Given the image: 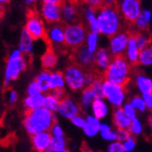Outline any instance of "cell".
I'll list each match as a JSON object with an SVG mask.
<instances>
[{
	"mask_svg": "<svg viewBox=\"0 0 152 152\" xmlns=\"http://www.w3.org/2000/svg\"><path fill=\"white\" fill-rule=\"evenodd\" d=\"M41 18L48 24L62 21V5L43 3L40 8Z\"/></svg>",
	"mask_w": 152,
	"mask_h": 152,
	"instance_id": "obj_12",
	"label": "cell"
},
{
	"mask_svg": "<svg viewBox=\"0 0 152 152\" xmlns=\"http://www.w3.org/2000/svg\"><path fill=\"white\" fill-rule=\"evenodd\" d=\"M149 47L152 48V36H150V41H149Z\"/></svg>",
	"mask_w": 152,
	"mask_h": 152,
	"instance_id": "obj_58",
	"label": "cell"
},
{
	"mask_svg": "<svg viewBox=\"0 0 152 152\" xmlns=\"http://www.w3.org/2000/svg\"><path fill=\"white\" fill-rule=\"evenodd\" d=\"M135 37L136 43L140 49L145 48L149 46V41H150V36L148 34V31H136L131 32Z\"/></svg>",
	"mask_w": 152,
	"mask_h": 152,
	"instance_id": "obj_35",
	"label": "cell"
},
{
	"mask_svg": "<svg viewBox=\"0 0 152 152\" xmlns=\"http://www.w3.org/2000/svg\"><path fill=\"white\" fill-rule=\"evenodd\" d=\"M103 77L100 76H96L92 84L89 86L93 90L96 98H103Z\"/></svg>",
	"mask_w": 152,
	"mask_h": 152,
	"instance_id": "obj_37",
	"label": "cell"
},
{
	"mask_svg": "<svg viewBox=\"0 0 152 152\" xmlns=\"http://www.w3.org/2000/svg\"><path fill=\"white\" fill-rule=\"evenodd\" d=\"M49 91L53 90H64L66 87V80L64 73L60 71H54L50 73V77L48 80Z\"/></svg>",
	"mask_w": 152,
	"mask_h": 152,
	"instance_id": "obj_25",
	"label": "cell"
},
{
	"mask_svg": "<svg viewBox=\"0 0 152 152\" xmlns=\"http://www.w3.org/2000/svg\"><path fill=\"white\" fill-rule=\"evenodd\" d=\"M140 51V49L136 43L135 37H134L133 34L130 32L129 42H128L125 53H124V57L126 58V59L129 61V63L131 66H137V65Z\"/></svg>",
	"mask_w": 152,
	"mask_h": 152,
	"instance_id": "obj_19",
	"label": "cell"
},
{
	"mask_svg": "<svg viewBox=\"0 0 152 152\" xmlns=\"http://www.w3.org/2000/svg\"><path fill=\"white\" fill-rule=\"evenodd\" d=\"M60 100H61V99H59L58 96H57L52 92L48 93L45 96V105H44V107H47L48 109H49L50 111H52L54 113L58 112Z\"/></svg>",
	"mask_w": 152,
	"mask_h": 152,
	"instance_id": "obj_34",
	"label": "cell"
},
{
	"mask_svg": "<svg viewBox=\"0 0 152 152\" xmlns=\"http://www.w3.org/2000/svg\"><path fill=\"white\" fill-rule=\"evenodd\" d=\"M124 152H132L135 150L137 147V140L136 137L133 135H130L127 140H125L122 142Z\"/></svg>",
	"mask_w": 152,
	"mask_h": 152,
	"instance_id": "obj_40",
	"label": "cell"
},
{
	"mask_svg": "<svg viewBox=\"0 0 152 152\" xmlns=\"http://www.w3.org/2000/svg\"><path fill=\"white\" fill-rule=\"evenodd\" d=\"M113 56L109 52L108 48H99V49L95 53V64L96 69L99 71V73L102 74L108 67V66L111 63Z\"/></svg>",
	"mask_w": 152,
	"mask_h": 152,
	"instance_id": "obj_16",
	"label": "cell"
},
{
	"mask_svg": "<svg viewBox=\"0 0 152 152\" xmlns=\"http://www.w3.org/2000/svg\"><path fill=\"white\" fill-rule=\"evenodd\" d=\"M129 35L130 32L129 31L120 30L115 35H113L112 37H109L107 48L113 57L124 55L129 42Z\"/></svg>",
	"mask_w": 152,
	"mask_h": 152,
	"instance_id": "obj_10",
	"label": "cell"
},
{
	"mask_svg": "<svg viewBox=\"0 0 152 152\" xmlns=\"http://www.w3.org/2000/svg\"><path fill=\"white\" fill-rule=\"evenodd\" d=\"M34 42L35 39L33 37L26 31V28H24L21 32L18 49L25 56H30L34 52Z\"/></svg>",
	"mask_w": 152,
	"mask_h": 152,
	"instance_id": "obj_22",
	"label": "cell"
},
{
	"mask_svg": "<svg viewBox=\"0 0 152 152\" xmlns=\"http://www.w3.org/2000/svg\"><path fill=\"white\" fill-rule=\"evenodd\" d=\"M57 122L54 112L45 107L35 109H27L23 120V126L29 135H34L41 131L51 129L53 124Z\"/></svg>",
	"mask_w": 152,
	"mask_h": 152,
	"instance_id": "obj_1",
	"label": "cell"
},
{
	"mask_svg": "<svg viewBox=\"0 0 152 152\" xmlns=\"http://www.w3.org/2000/svg\"><path fill=\"white\" fill-rule=\"evenodd\" d=\"M149 22L143 17L142 14L136 18V20L132 23L136 31H148L149 28Z\"/></svg>",
	"mask_w": 152,
	"mask_h": 152,
	"instance_id": "obj_39",
	"label": "cell"
},
{
	"mask_svg": "<svg viewBox=\"0 0 152 152\" xmlns=\"http://www.w3.org/2000/svg\"><path fill=\"white\" fill-rule=\"evenodd\" d=\"M74 51V59L77 65L80 66L84 69L94 66L95 53L89 51L86 46H81Z\"/></svg>",
	"mask_w": 152,
	"mask_h": 152,
	"instance_id": "obj_14",
	"label": "cell"
},
{
	"mask_svg": "<svg viewBox=\"0 0 152 152\" xmlns=\"http://www.w3.org/2000/svg\"><path fill=\"white\" fill-rule=\"evenodd\" d=\"M26 93H27V96H34V95H37V94H40L42 93L39 88V86L37 84V82L35 80H33L30 84L27 87V90H26Z\"/></svg>",
	"mask_w": 152,
	"mask_h": 152,
	"instance_id": "obj_43",
	"label": "cell"
},
{
	"mask_svg": "<svg viewBox=\"0 0 152 152\" xmlns=\"http://www.w3.org/2000/svg\"><path fill=\"white\" fill-rule=\"evenodd\" d=\"M99 34L110 37L122 30L123 18L117 7L102 6L96 9Z\"/></svg>",
	"mask_w": 152,
	"mask_h": 152,
	"instance_id": "obj_2",
	"label": "cell"
},
{
	"mask_svg": "<svg viewBox=\"0 0 152 152\" xmlns=\"http://www.w3.org/2000/svg\"><path fill=\"white\" fill-rule=\"evenodd\" d=\"M90 109L92 115L100 120L106 118L110 111L109 105L104 98H96L90 106Z\"/></svg>",
	"mask_w": 152,
	"mask_h": 152,
	"instance_id": "obj_17",
	"label": "cell"
},
{
	"mask_svg": "<svg viewBox=\"0 0 152 152\" xmlns=\"http://www.w3.org/2000/svg\"><path fill=\"white\" fill-rule=\"evenodd\" d=\"M62 20L66 24L78 21V10L73 1H64L62 4Z\"/></svg>",
	"mask_w": 152,
	"mask_h": 152,
	"instance_id": "obj_18",
	"label": "cell"
},
{
	"mask_svg": "<svg viewBox=\"0 0 152 152\" xmlns=\"http://www.w3.org/2000/svg\"><path fill=\"white\" fill-rule=\"evenodd\" d=\"M25 28L28 32L35 40L43 39L48 40L47 28L43 19L41 18L39 14L35 10H29L27 14L26 22Z\"/></svg>",
	"mask_w": 152,
	"mask_h": 152,
	"instance_id": "obj_8",
	"label": "cell"
},
{
	"mask_svg": "<svg viewBox=\"0 0 152 152\" xmlns=\"http://www.w3.org/2000/svg\"><path fill=\"white\" fill-rule=\"evenodd\" d=\"M141 96H142V98L144 99L147 110L152 111V92L144 93V94H141Z\"/></svg>",
	"mask_w": 152,
	"mask_h": 152,
	"instance_id": "obj_47",
	"label": "cell"
},
{
	"mask_svg": "<svg viewBox=\"0 0 152 152\" xmlns=\"http://www.w3.org/2000/svg\"><path fill=\"white\" fill-rule=\"evenodd\" d=\"M4 12H5V7L4 5L2 3H0V19L2 18L3 15H4Z\"/></svg>",
	"mask_w": 152,
	"mask_h": 152,
	"instance_id": "obj_54",
	"label": "cell"
},
{
	"mask_svg": "<svg viewBox=\"0 0 152 152\" xmlns=\"http://www.w3.org/2000/svg\"><path fill=\"white\" fill-rule=\"evenodd\" d=\"M143 129H144L143 123H142V121L139 118L137 117V118H135L134 119L131 120L130 126L129 128V130L131 135H133L135 137L140 136V135L142 134Z\"/></svg>",
	"mask_w": 152,
	"mask_h": 152,
	"instance_id": "obj_38",
	"label": "cell"
},
{
	"mask_svg": "<svg viewBox=\"0 0 152 152\" xmlns=\"http://www.w3.org/2000/svg\"><path fill=\"white\" fill-rule=\"evenodd\" d=\"M121 107H122V109L124 110V112H125V114L129 117V118L130 120H132V119H134L135 118L137 117V111L129 101H126L122 105Z\"/></svg>",
	"mask_w": 152,
	"mask_h": 152,
	"instance_id": "obj_41",
	"label": "cell"
},
{
	"mask_svg": "<svg viewBox=\"0 0 152 152\" xmlns=\"http://www.w3.org/2000/svg\"><path fill=\"white\" fill-rule=\"evenodd\" d=\"M118 0H103V6L108 7H117Z\"/></svg>",
	"mask_w": 152,
	"mask_h": 152,
	"instance_id": "obj_52",
	"label": "cell"
},
{
	"mask_svg": "<svg viewBox=\"0 0 152 152\" xmlns=\"http://www.w3.org/2000/svg\"><path fill=\"white\" fill-rule=\"evenodd\" d=\"M45 96L44 93H40L34 96H27L24 99V107L27 109H35L45 105Z\"/></svg>",
	"mask_w": 152,
	"mask_h": 152,
	"instance_id": "obj_27",
	"label": "cell"
},
{
	"mask_svg": "<svg viewBox=\"0 0 152 152\" xmlns=\"http://www.w3.org/2000/svg\"><path fill=\"white\" fill-rule=\"evenodd\" d=\"M107 152H124L122 142H120L117 140H113V141H110L109 144L107 145Z\"/></svg>",
	"mask_w": 152,
	"mask_h": 152,
	"instance_id": "obj_42",
	"label": "cell"
},
{
	"mask_svg": "<svg viewBox=\"0 0 152 152\" xmlns=\"http://www.w3.org/2000/svg\"><path fill=\"white\" fill-rule=\"evenodd\" d=\"M80 105L70 96H64L60 100L58 109V114L66 119H71L80 113Z\"/></svg>",
	"mask_w": 152,
	"mask_h": 152,
	"instance_id": "obj_13",
	"label": "cell"
},
{
	"mask_svg": "<svg viewBox=\"0 0 152 152\" xmlns=\"http://www.w3.org/2000/svg\"><path fill=\"white\" fill-rule=\"evenodd\" d=\"M137 65L141 66H152V48L149 46L140 49Z\"/></svg>",
	"mask_w": 152,
	"mask_h": 152,
	"instance_id": "obj_31",
	"label": "cell"
},
{
	"mask_svg": "<svg viewBox=\"0 0 152 152\" xmlns=\"http://www.w3.org/2000/svg\"><path fill=\"white\" fill-rule=\"evenodd\" d=\"M96 99L95 94L90 87H86L84 89L81 90L80 95V107L84 110H87L90 107L93 100Z\"/></svg>",
	"mask_w": 152,
	"mask_h": 152,
	"instance_id": "obj_29",
	"label": "cell"
},
{
	"mask_svg": "<svg viewBox=\"0 0 152 152\" xmlns=\"http://www.w3.org/2000/svg\"><path fill=\"white\" fill-rule=\"evenodd\" d=\"M18 99V95L15 90H8V94H7V103L9 105H14L16 104L17 101Z\"/></svg>",
	"mask_w": 152,
	"mask_h": 152,
	"instance_id": "obj_48",
	"label": "cell"
},
{
	"mask_svg": "<svg viewBox=\"0 0 152 152\" xmlns=\"http://www.w3.org/2000/svg\"><path fill=\"white\" fill-rule=\"evenodd\" d=\"M82 1L87 6L92 7L96 9H98L103 6V0H82Z\"/></svg>",
	"mask_w": 152,
	"mask_h": 152,
	"instance_id": "obj_49",
	"label": "cell"
},
{
	"mask_svg": "<svg viewBox=\"0 0 152 152\" xmlns=\"http://www.w3.org/2000/svg\"><path fill=\"white\" fill-rule=\"evenodd\" d=\"M116 134H117V140L120 142H123L131 135L128 129H116Z\"/></svg>",
	"mask_w": 152,
	"mask_h": 152,
	"instance_id": "obj_44",
	"label": "cell"
},
{
	"mask_svg": "<svg viewBox=\"0 0 152 152\" xmlns=\"http://www.w3.org/2000/svg\"><path fill=\"white\" fill-rule=\"evenodd\" d=\"M9 2H10V0H0V3H2L3 5L4 4H7Z\"/></svg>",
	"mask_w": 152,
	"mask_h": 152,
	"instance_id": "obj_57",
	"label": "cell"
},
{
	"mask_svg": "<svg viewBox=\"0 0 152 152\" xmlns=\"http://www.w3.org/2000/svg\"><path fill=\"white\" fill-rule=\"evenodd\" d=\"M43 3H48V4H58L62 5L65 0H41Z\"/></svg>",
	"mask_w": 152,
	"mask_h": 152,
	"instance_id": "obj_53",
	"label": "cell"
},
{
	"mask_svg": "<svg viewBox=\"0 0 152 152\" xmlns=\"http://www.w3.org/2000/svg\"><path fill=\"white\" fill-rule=\"evenodd\" d=\"M129 101L132 104V106L136 108L137 112H140V113L146 112L147 107H146V105H145V102H144V99L142 98L141 94L131 96Z\"/></svg>",
	"mask_w": 152,
	"mask_h": 152,
	"instance_id": "obj_36",
	"label": "cell"
},
{
	"mask_svg": "<svg viewBox=\"0 0 152 152\" xmlns=\"http://www.w3.org/2000/svg\"><path fill=\"white\" fill-rule=\"evenodd\" d=\"M58 64V56L52 48H48L41 57V65L44 69L51 70Z\"/></svg>",
	"mask_w": 152,
	"mask_h": 152,
	"instance_id": "obj_26",
	"label": "cell"
},
{
	"mask_svg": "<svg viewBox=\"0 0 152 152\" xmlns=\"http://www.w3.org/2000/svg\"><path fill=\"white\" fill-rule=\"evenodd\" d=\"M82 15L88 25V28L90 32L99 34L98 19H96V9L86 5V7H84V8L82 10Z\"/></svg>",
	"mask_w": 152,
	"mask_h": 152,
	"instance_id": "obj_21",
	"label": "cell"
},
{
	"mask_svg": "<svg viewBox=\"0 0 152 152\" xmlns=\"http://www.w3.org/2000/svg\"><path fill=\"white\" fill-rule=\"evenodd\" d=\"M96 77V75H95L94 72L86 71V87H89Z\"/></svg>",
	"mask_w": 152,
	"mask_h": 152,
	"instance_id": "obj_50",
	"label": "cell"
},
{
	"mask_svg": "<svg viewBox=\"0 0 152 152\" xmlns=\"http://www.w3.org/2000/svg\"><path fill=\"white\" fill-rule=\"evenodd\" d=\"M49 132L51 133V135L53 137H60V136H64V130L62 129V127L58 124L57 122H55L53 124V126L51 127V129H49Z\"/></svg>",
	"mask_w": 152,
	"mask_h": 152,
	"instance_id": "obj_46",
	"label": "cell"
},
{
	"mask_svg": "<svg viewBox=\"0 0 152 152\" xmlns=\"http://www.w3.org/2000/svg\"><path fill=\"white\" fill-rule=\"evenodd\" d=\"M99 134L105 141H107V142L117 140L116 130L112 128V126L110 125L109 123H107V122H101Z\"/></svg>",
	"mask_w": 152,
	"mask_h": 152,
	"instance_id": "obj_28",
	"label": "cell"
},
{
	"mask_svg": "<svg viewBox=\"0 0 152 152\" xmlns=\"http://www.w3.org/2000/svg\"><path fill=\"white\" fill-rule=\"evenodd\" d=\"M117 7L123 20L129 24H132L142 12L140 0H120Z\"/></svg>",
	"mask_w": 152,
	"mask_h": 152,
	"instance_id": "obj_9",
	"label": "cell"
},
{
	"mask_svg": "<svg viewBox=\"0 0 152 152\" xmlns=\"http://www.w3.org/2000/svg\"><path fill=\"white\" fill-rule=\"evenodd\" d=\"M71 123L73 125L76 127V128H78V129H82L84 127L85 123H86V118H84L82 115H80V113L77 116H75L73 118L70 119Z\"/></svg>",
	"mask_w": 152,
	"mask_h": 152,
	"instance_id": "obj_45",
	"label": "cell"
},
{
	"mask_svg": "<svg viewBox=\"0 0 152 152\" xmlns=\"http://www.w3.org/2000/svg\"><path fill=\"white\" fill-rule=\"evenodd\" d=\"M52 135L49 130L41 131L32 135L31 137V143L33 148L38 152H45L48 150L52 140Z\"/></svg>",
	"mask_w": 152,
	"mask_h": 152,
	"instance_id": "obj_15",
	"label": "cell"
},
{
	"mask_svg": "<svg viewBox=\"0 0 152 152\" xmlns=\"http://www.w3.org/2000/svg\"><path fill=\"white\" fill-rule=\"evenodd\" d=\"M66 85L72 91H81L86 88V71L78 65H71L64 72Z\"/></svg>",
	"mask_w": 152,
	"mask_h": 152,
	"instance_id": "obj_7",
	"label": "cell"
},
{
	"mask_svg": "<svg viewBox=\"0 0 152 152\" xmlns=\"http://www.w3.org/2000/svg\"><path fill=\"white\" fill-rule=\"evenodd\" d=\"M47 29V37L48 43L53 46H66L65 45V23L58 22L48 24Z\"/></svg>",
	"mask_w": 152,
	"mask_h": 152,
	"instance_id": "obj_11",
	"label": "cell"
},
{
	"mask_svg": "<svg viewBox=\"0 0 152 152\" xmlns=\"http://www.w3.org/2000/svg\"><path fill=\"white\" fill-rule=\"evenodd\" d=\"M103 98L112 107H121L127 101L126 86L103 80Z\"/></svg>",
	"mask_w": 152,
	"mask_h": 152,
	"instance_id": "obj_6",
	"label": "cell"
},
{
	"mask_svg": "<svg viewBox=\"0 0 152 152\" xmlns=\"http://www.w3.org/2000/svg\"><path fill=\"white\" fill-rule=\"evenodd\" d=\"M86 48L93 52L96 53V51L99 49V33H95V32H90L88 33L86 40H85V44Z\"/></svg>",
	"mask_w": 152,
	"mask_h": 152,
	"instance_id": "obj_32",
	"label": "cell"
},
{
	"mask_svg": "<svg viewBox=\"0 0 152 152\" xmlns=\"http://www.w3.org/2000/svg\"><path fill=\"white\" fill-rule=\"evenodd\" d=\"M112 123L116 129H128L130 126L131 120L125 114L122 107H115L112 112Z\"/></svg>",
	"mask_w": 152,
	"mask_h": 152,
	"instance_id": "obj_23",
	"label": "cell"
},
{
	"mask_svg": "<svg viewBox=\"0 0 152 152\" xmlns=\"http://www.w3.org/2000/svg\"><path fill=\"white\" fill-rule=\"evenodd\" d=\"M28 62L25 55L19 49H14L8 57L5 74H4V85L7 87L11 81L18 78L27 67Z\"/></svg>",
	"mask_w": 152,
	"mask_h": 152,
	"instance_id": "obj_4",
	"label": "cell"
},
{
	"mask_svg": "<svg viewBox=\"0 0 152 152\" xmlns=\"http://www.w3.org/2000/svg\"><path fill=\"white\" fill-rule=\"evenodd\" d=\"M148 128L150 129V130L152 131V112H151V114L149 115V117H148Z\"/></svg>",
	"mask_w": 152,
	"mask_h": 152,
	"instance_id": "obj_55",
	"label": "cell"
},
{
	"mask_svg": "<svg viewBox=\"0 0 152 152\" xmlns=\"http://www.w3.org/2000/svg\"><path fill=\"white\" fill-rule=\"evenodd\" d=\"M135 86L140 94L152 92V78L142 74L137 73L134 77Z\"/></svg>",
	"mask_w": 152,
	"mask_h": 152,
	"instance_id": "obj_24",
	"label": "cell"
},
{
	"mask_svg": "<svg viewBox=\"0 0 152 152\" xmlns=\"http://www.w3.org/2000/svg\"><path fill=\"white\" fill-rule=\"evenodd\" d=\"M37 0H26V2L28 4V5H30V4H33V3H35V2H37Z\"/></svg>",
	"mask_w": 152,
	"mask_h": 152,
	"instance_id": "obj_56",
	"label": "cell"
},
{
	"mask_svg": "<svg viewBox=\"0 0 152 152\" xmlns=\"http://www.w3.org/2000/svg\"><path fill=\"white\" fill-rule=\"evenodd\" d=\"M131 67L132 66L124 57V55L113 57L111 63L103 73V78L126 86L130 80Z\"/></svg>",
	"mask_w": 152,
	"mask_h": 152,
	"instance_id": "obj_3",
	"label": "cell"
},
{
	"mask_svg": "<svg viewBox=\"0 0 152 152\" xmlns=\"http://www.w3.org/2000/svg\"><path fill=\"white\" fill-rule=\"evenodd\" d=\"M101 121L95 116L88 115L86 117V123L84 127L82 128L84 134L88 137H94L99 133V128H100Z\"/></svg>",
	"mask_w": 152,
	"mask_h": 152,
	"instance_id": "obj_20",
	"label": "cell"
},
{
	"mask_svg": "<svg viewBox=\"0 0 152 152\" xmlns=\"http://www.w3.org/2000/svg\"><path fill=\"white\" fill-rule=\"evenodd\" d=\"M87 35V27L80 21L65 25V45L73 50L84 46Z\"/></svg>",
	"mask_w": 152,
	"mask_h": 152,
	"instance_id": "obj_5",
	"label": "cell"
},
{
	"mask_svg": "<svg viewBox=\"0 0 152 152\" xmlns=\"http://www.w3.org/2000/svg\"><path fill=\"white\" fill-rule=\"evenodd\" d=\"M48 152H66V140L64 136L52 137V140L48 148Z\"/></svg>",
	"mask_w": 152,
	"mask_h": 152,
	"instance_id": "obj_30",
	"label": "cell"
},
{
	"mask_svg": "<svg viewBox=\"0 0 152 152\" xmlns=\"http://www.w3.org/2000/svg\"><path fill=\"white\" fill-rule=\"evenodd\" d=\"M141 14L143 15V17L150 23L151 20H152V11L149 10V9H142V12Z\"/></svg>",
	"mask_w": 152,
	"mask_h": 152,
	"instance_id": "obj_51",
	"label": "cell"
},
{
	"mask_svg": "<svg viewBox=\"0 0 152 152\" xmlns=\"http://www.w3.org/2000/svg\"><path fill=\"white\" fill-rule=\"evenodd\" d=\"M50 71L44 69L43 71H41L37 77H36V81L37 82V84L39 86V88L42 93H47L49 91V87H48V80L50 77Z\"/></svg>",
	"mask_w": 152,
	"mask_h": 152,
	"instance_id": "obj_33",
	"label": "cell"
}]
</instances>
